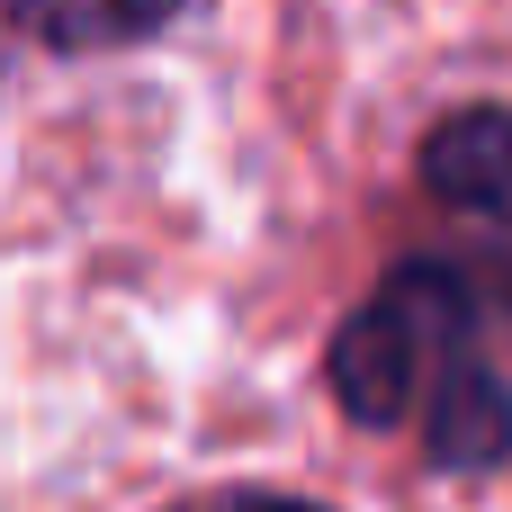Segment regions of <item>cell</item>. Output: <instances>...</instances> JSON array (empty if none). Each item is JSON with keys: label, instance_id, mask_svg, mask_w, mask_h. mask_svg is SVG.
Here are the masks:
<instances>
[{"label": "cell", "instance_id": "1", "mask_svg": "<svg viewBox=\"0 0 512 512\" xmlns=\"http://www.w3.org/2000/svg\"><path fill=\"white\" fill-rule=\"evenodd\" d=\"M459 369H477V306L432 261L396 270L333 342V387L351 423H423V405Z\"/></svg>", "mask_w": 512, "mask_h": 512}, {"label": "cell", "instance_id": "2", "mask_svg": "<svg viewBox=\"0 0 512 512\" xmlns=\"http://www.w3.org/2000/svg\"><path fill=\"white\" fill-rule=\"evenodd\" d=\"M423 180H432V198L512 225V108H468V117H450V126L423 144Z\"/></svg>", "mask_w": 512, "mask_h": 512}, {"label": "cell", "instance_id": "3", "mask_svg": "<svg viewBox=\"0 0 512 512\" xmlns=\"http://www.w3.org/2000/svg\"><path fill=\"white\" fill-rule=\"evenodd\" d=\"M423 441H432V459L441 468H495L512 450V396L495 387V369L477 360V369H459L432 405H423Z\"/></svg>", "mask_w": 512, "mask_h": 512}, {"label": "cell", "instance_id": "4", "mask_svg": "<svg viewBox=\"0 0 512 512\" xmlns=\"http://www.w3.org/2000/svg\"><path fill=\"white\" fill-rule=\"evenodd\" d=\"M36 45H54V54H108V45H135V36H153L180 0H0Z\"/></svg>", "mask_w": 512, "mask_h": 512}, {"label": "cell", "instance_id": "5", "mask_svg": "<svg viewBox=\"0 0 512 512\" xmlns=\"http://www.w3.org/2000/svg\"><path fill=\"white\" fill-rule=\"evenodd\" d=\"M180 512H315V504H279V495H207V504H180Z\"/></svg>", "mask_w": 512, "mask_h": 512}]
</instances>
